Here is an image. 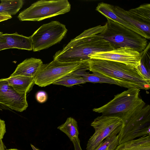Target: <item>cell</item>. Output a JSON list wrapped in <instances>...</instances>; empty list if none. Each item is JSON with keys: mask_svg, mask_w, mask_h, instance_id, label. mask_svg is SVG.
Wrapping results in <instances>:
<instances>
[{"mask_svg": "<svg viewBox=\"0 0 150 150\" xmlns=\"http://www.w3.org/2000/svg\"><path fill=\"white\" fill-rule=\"evenodd\" d=\"M140 89L128 88L115 96L105 105L93 111L102 115L117 117L122 121L119 136L133 139L144 136L150 127V106L139 96Z\"/></svg>", "mask_w": 150, "mask_h": 150, "instance_id": "cell-1", "label": "cell"}, {"mask_svg": "<svg viewBox=\"0 0 150 150\" xmlns=\"http://www.w3.org/2000/svg\"><path fill=\"white\" fill-rule=\"evenodd\" d=\"M30 145L33 150H40L39 149H38L37 148L35 147L34 145H33L32 144H31Z\"/></svg>", "mask_w": 150, "mask_h": 150, "instance_id": "cell-28", "label": "cell"}, {"mask_svg": "<svg viewBox=\"0 0 150 150\" xmlns=\"http://www.w3.org/2000/svg\"><path fill=\"white\" fill-rule=\"evenodd\" d=\"M6 133V124L4 121L0 118V138L2 139Z\"/></svg>", "mask_w": 150, "mask_h": 150, "instance_id": "cell-23", "label": "cell"}, {"mask_svg": "<svg viewBox=\"0 0 150 150\" xmlns=\"http://www.w3.org/2000/svg\"><path fill=\"white\" fill-rule=\"evenodd\" d=\"M13 48L32 50L31 40L30 37L19 34L16 32L0 35V51Z\"/></svg>", "mask_w": 150, "mask_h": 150, "instance_id": "cell-11", "label": "cell"}, {"mask_svg": "<svg viewBox=\"0 0 150 150\" xmlns=\"http://www.w3.org/2000/svg\"><path fill=\"white\" fill-rule=\"evenodd\" d=\"M113 5L103 2L99 3L96 8V10L100 13L106 18H109L114 21L138 33L147 40L150 36L138 28L127 23L118 16L113 10Z\"/></svg>", "mask_w": 150, "mask_h": 150, "instance_id": "cell-12", "label": "cell"}, {"mask_svg": "<svg viewBox=\"0 0 150 150\" xmlns=\"http://www.w3.org/2000/svg\"><path fill=\"white\" fill-rule=\"evenodd\" d=\"M2 34H3V33L2 32H0V35H1Z\"/></svg>", "mask_w": 150, "mask_h": 150, "instance_id": "cell-30", "label": "cell"}, {"mask_svg": "<svg viewBox=\"0 0 150 150\" xmlns=\"http://www.w3.org/2000/svg\"><path fill=\"white\" fill-rule=\"evenodd\" d=\"M5 80L18 93L27 94L35 84L33 78L23 76H10Z\"/></svg>", "mask_w": 150, "mask_h": 150, "instance_id": "cell-14", "label": "cell"}, {"mask_svg": "<svg viewBox=\"0 0 150 150\" xmlns=\"http://www.w3.org/2000/svg\"><path fill=\"white\" fill-rule=\"evenodd\" d=\"M26 95L16 92L5 78L0 79V104L11 109L22 112L28 106Z\"/></svg>", "mask_w": 150, "mask_h": 150, "instance_id": "cell-10", "label": "cell"}, {"mask_svg": "<svg viewBox=\"0 0 150 150\" xmlns=\"http://www.w3.org/2000/svg\"><path fill=\"white\" fill-rule=\"evenodd\" d=\"M43 64L39 59L31 57L26 59L18 64L10 76H23L34 78Z\"/></svg>", "mask_w": 150, "mask_h": 150, "instance_id": "cell-13", "label": "cell"}, {"mask_svg": "<svg viewBox=\"0 0 150 150\" xmlns=\"http://www.w3.org/2000/svg\"><path fill=\"white\" fill-rule=\"evenodd\" d=\"M57 129L64 133L71 142L79 138L77 122L72 117L67 118L66 122L59 126Z\"/></svg>", "mask_w": 150, "mask_h": 150, "instance_id": "cell-19", "label": "cell"}, {"mask_svg": "<svg viewBox=\"0 0 150 150\" xmlns=\"http://www.w3.org/2000/svg\"><path fill=\"white\" fill-rule=\"evenodd\" d=\"M122 125L121 119L116 116L102 115L95 118L91 124L95 132L88 141L86 150H95L106 138L118 134Z\"/></svg>", "mask_w": 150, "mask_h": 150, "instance_id": "cell-8", "label": "cell"}, {"mask_svg": "<svg viewBox=\"0 0 150 150\" xmlns=\"http://www.w3.org/2000/svg\"><path fill=\"white\" fill-rule=\"evenodd\" d=\"M88 70L97 72L115 80L120 86L128 88L147 90L150 81L146 80L138 67L112 61L96 59L88 61Z\"/></svg>", "mask_w": 150, "mask_h": 150, "instance_id": "cell-3", "label": "cell"}, {"mask_svg": "<svg viewBox=\"0 0 150 150\" xmlns=\"http://www.w3.org/2000/svg\"><path fill=\"white\" fill-rule=\"evenodd\" d=\"M35 97L37 100L40 103L45 102L47 99V95L46 93L43 91L38 92L36 94Z\"/></svg>", "mask_w": 150, "mask_h": 150, "instance_id": "cell-22", "label": "cell"}, {"mask_svg": "<svg viewBox=\"0 0 150 150\" xmlns=\"http://www.w3.org/2000/svg\"><path fill=\"white\" fill-rule=\"evenodd\" d=\"M90 59L109 60L137 67L140 62V53L129 47H121L106 51L100 52L89 56Z\"/></svg>", "mask_w": 150, "mask_h": 150, "instance_id": "cell-9", "label": "cell"}, {"mask_svg": "<svg viewBox=\"0 0 150 150\" xmlns=\"http://www.w3.org/2000/svg\"><path fill=\"white\" fill-rule=\"evenodd\" d=\"M107 28L105 23L85 30L71 41L62 49L57 52L53 60L62 62L87 61L90 55L96 52L114 49L112 45L100 34Z\"/></svg>", "mask_w": 150, "mask_h": 150, "instance_id": "cell-2", "label": "cell"}, {"mask_svg": "<svg viewBox=\"0 0 150 150\" xmlns=\"http://www.w3.org/2000/svg\"><path fill=\"white\" fill-rule=\"evenodd\" d=\"M75 150H82L80 145V141L79 138L72 141Z\"/></svg>", "mask_w": 150, "mask_h": 150, "instance_id": "cell-24", "label": "cell"}, {"mask_svg": "<svg viewBox=\"0 0 150 150\" xmlns=\"http://www.w3.org/2000/svg\"><path fill=\"white\" fill-rule=\"evenodd\" d=\"M71 5L67 0H40L33 3L18 15L21 21H40L69 12Z\"/></svg>", "mask_w": 150, "mask_h": 150, "instance_id": "cell-5", "label": "cell"}, {"mask_svg": "<svg viewBox=\"0 0 150 150\" xmlns=\"http://www.w3.org/2000/svg\"><path fill=\"white\" fill-rule=\"evenodd\" d=\"M12 18L11 16L0 15V22L11 19Z\"/></svg>", "mask_w": 150, "mask_h": 150, "instance_id": "cell-25", "label": "cell"}, {"mask_svg": "<svg viewBox=\"0 0 150 150\" xmlns=\"http://www.w3.org/2000/svg\"><path fill=\"white\" fill-rule=\"evenodd\" d=\"M106 18L107 28L100 35L108 41L114 49L129 47L139 53L145 49L148 44L147 39L111 19Z\"/></svg>", "mask_w": 150, "mask_h": 150, "instance_id": "cell-4", "label": "cell"}, {"mask_svg": "<svg viewBox=\"0 0 150 150\" xmlns=\"http://www.w3.org/2000/svg\"><path fill=\"white\" fill-rule=\"evenodd\" d=\"M0 15L11 16L16 14L22 8L23 0H1Z\"/></svg>", "mask_w": 150, "mask_h": 150, "instance_id": "cell-17", "label": "cell"}, {"mask_svg": "<svg viewBox=\"0 0 150 150\" xmlns=\"http://www.w3.org/2000/svg\"><path fill=\"white\" fill-rule=\"evenodd\" d=\"M114 12L120 18L144 32L150 36V25L139 21L130 16L125 10L118 6H113Z\"/></svg>", "mask_w": 150, "mask_h": 150, "instance_id": "cell-15", "label": "cell"}, {"mask_svg": "<svg viewBox=\"0 0 150 150\" xmlns=\"http://www.w3.org/2000/svg\"><path fill=\"white\" fill-rule=\"evenodd\" d=\"M119 145L118 134H112L105 139L95 150H115Z\"/></svg>", "mask_w": 150, "mask_h": 150, "instance_id": "cell-21", "label": "cell"}, {"mask_svg": "<svg viewBox=\"0 0 150 150\" xmlns=\"http://www.w3.org/2000/svg\"><path fill=\"white\" fill-rule=\"evenodd\" d=\"M88 68V61L82 62H62L53 60L43 64L33 78L35 84L45 87L53 84L64 76L81 69Z\"/></svg>", "mask_w": 150, "mask_h": 150, "instance_id": "cell-6", "label": "cell"}, {"mask_svg": "<svg viewBox=\"0 0 150 150\" xmlns=\"http://www.w3.org/2000/svg\"><path fill=\"white\" fill-rule=\"evenodd\" d=\"M2 139L0 138V150H6V147L3 142Z\"/></svg>", "mask_w": 150, "mask_h": 150, "instance_id": "cell-26", "label": "cell"}, {"mask_svg": "<svg viewBox=\"0 0 150 150\" xmlns=\"http://www.w3.org/2000/svg\"><path fill=\"white\" fill-rule=\"evenodd\" d=\"M115 150H150V135L125 142L119 144Z\"/></svg>", "mask_w": 150, "mask_h": 150, "instance_id": "cell-16", "label": "cell"}, {"mask_svg": "<svg viewBox=\"0 0 150 150\" xmlns=\"http://www.w3.org/2000/svg\"><path fill=\"white\" fill-rule=\"evenodd\" d=\"M67 31L65 25L58 21H52L42 25L30 37L32 50L40 51L59 42Z\"/></svg>", "mask_w": 150, "mask_h": 150, "instance_id": "cell-7", "label": "cell"}, {"mask_svg": "<svg viewBox=\"0 0 150 150\" xmlns=\"http://www.w3.org/2000/svg\"><path fill=\"white\" fill-rule=\"evenodd\" d=\"M10 110L11 109L6 106L0 104V110Z\"/></svg>", "mask_w": 150, "mask_h": 150, "instance_id": "cell-27", "label": "cell"}, {"mask_svg": "<svg viewBox=\"0 0 150 150\" xmlns=\"http://www.w3.org/2000/svg\"><path fill=\"white\" fill-rule=\"evenodd\" d=\"M128 13L137 20L150 25V4H145L127 11Z\"/></svg>", "mask_w": 150, "mask_h": 150, "instance_id": "cell-18", "label": "cell"}, {"mask_svg": "<svg viewBox=\"0 0 150 150\" xmlns=\"http://www.w3.org/2000/svg\"><path fill=\"white\" fill-rule=\"evenodd\" d=\"M19 150L17 149H7V150Z\"/></svg>", "mask_w": 150, "mask_h": 150, "instance_id": "cell-29", "label": "cell"}, {"mask_svg": "<svg viewBox=\"0 0 150 150\" xmlns=\"http://www.w3.org/2000/svg\"><path fill=\"white\" fill-rule=\"evenodd\" d=\"M75 72L61 78L53 84L71 87L75 85L86 83L82 77L76 74Z\"/></svg>", "mask_w": 150, "mask_h": 150, "instance_id": "cell-20", "label": "cell"}]
</instances>
